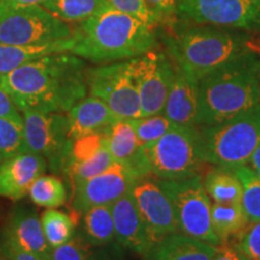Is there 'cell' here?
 Instances as JSON below:
<instances>
[{
  "label": "cell",
  "mask_w": 260,
  "mask_h": 260,
  "mask_svg": "<svg viewBox=\"0 0 260 260\" xmlns=\"http://www.w3.org/2000/svg\"><path fill=\"white\" fill-rule=\"evenodd\" d=\"M217 246L182 233H174L155 241L142 260H213Z\"/></svg>",
  "instance_id": "obj_21"
},
{
  "label": "cell",
  "mask_w": 260,
  "mask_h": 260,
  "mask_svg": "<svg viewBox=\"0 0 260 260\" xmlns=\"http://www.w3.org/2000/svg\"><path fill=\"white\" fill-rule=\"evenodd\" d=\"M242 184V209L248 223L260 220V176L248 165L233 169Z\"/></svg>",
  "instance_id": "obj_29"
},
{
  "label": "cell",
  "mask_w": 260,
  "mask_h": 260,
  "mask_svg": "<svg viewBox=\"0 0 260 260\" xmlns=\"http://www.w3.org/2000/svg\"><path fill=\"white\" fill-rule=\"evenodd\" d=\"M141 176L134 169L119 161H113L105 171L74 187L73 207L82 214L92 207L112 205L130 193Z\"/></svg>",
  "instance_id": "obj_13"
},
{
  "label": "cell",
  "mask_w": 260,
  "mask_h": 260,
  "mask_svg": "<svg viewBox=\"0 0 260 260\" xmlns=\"http://www.w3.org/2000/svg\"><path fill=\"white\" fill-rule=\"evenodd\" d=\"M130 194L153 242L180 232L171 201L159 186L157 178L141 177Z\"/></svg>",
  "instance_id": "obj_14"
},
{
  "label": "cell",
  "mask_w": 260,
  "mask_h": 260,
  "mask_svg": "<svg viewBox=\"0 0 260 260\" xmlns=\"http://www.w3.org/2000/svg\"><path fill=\"white\" fill-rule=\"evenodd\" d=\"M2 239L14 243L24 251L48 260L52 248L45 239L38 212L28 206H17L10 213L0 234Z\"/></svg>",
  "instance_id": "obj_15"
},
{
  "label": "cell",
  "mask_w": 260,
  "mask_h": 260,
  "mask_svg": "<svg viewBox=\"0 0 260 260\" xmlns=\"http://www.w3.org/2000/svg\"><path fill=\"white\" fill-rule=\"evenodd\" d=\"M123 247L116 241L94 251L92 260H125Z\"/></svg>",
  "instance_id": "obj_40"
},
{
  "label": "cell",
  "mask_w": 260,
  "mask_h": 260,
  "mask_svg": "<svg viewBox=\"0 0 260 260\" xmlns=\"http://www.w3.org/2000/svg\"><path fill=\"white\" fill-rule=\"evenodd\" d=\"M24 152L23 125L0 117V162Z\"/></svg>",
  "instance_id": "obj_31"
},
{
  "label": "cell",
  "mask_w": 260,
  "mask_h": 260,
  "mask_svg": "<svg viewBox=\"0 0 260 260\" xmlns=\"http://www.w3.org/2000/svg\"><path fill=\"white\" fill-rule=\"evenodd\" d=\"M239 236L237 248L252 260H260V220L249 223Z\"/></svg>",
  "instance_id": "obj_36"
},
{
  "label": "cell",
  "mask_w": 260,
  "mask_h": 260,
  "mask_svg": "<svg viewBox=\"0 0 260 260\" xmlns=\"http://www.w3.org/2000/svg\"><path fill=\"white\" fill-rule=\"evenodd\" d=\"M73 38V29L41 5L0 0V42L42 45Z\"/></svg>",
  "instance_id": "obj_6"
},
{
  "label": "cell",
  "mask_w": 260,
  "mask_h": 260,
  "mask_svg": "<svg viewBox=\"0 0 260 260\" xmlns=\"http://www.w3.org/2000/svg\"><path fill=\"white\" fill-rule=\"evenodd\" d=\"M11 2L18 3V4H25V5H42L46 0H11Z\"/></svg>",
  "instance_id": "obj_43"
},
{
  "label": "cell",
  "mask_w": 260,
  "mask_h": 260,
  "mask_svg": "<svg viewBox=\"0 0 260 260\" xmlns=\"http://www.w3.org/2000/svg\"><path fill=\"white\" fill-rule=\"evenodd\" d=\"M46 169V160L32 153H22L0 162V197L14 201L23 199L32 182Z\"/></svg>",
  "instance_id": "obj_18"
},
{
  "label": "cell",
  "mask_w": 260,
  "mask_h": 260,
  "mask_svg": "<svg viewBox=\"0 0 260 260\" xmlns=\"http://www.w3.org/2000/svg\"><path fill=\"white\" fill-rule=\"evenodd\" d=\"M0 117L23 125V115L16 106L11 95L2 86V83H0Z\"/></svg>",
  "instance_id": "obj_37"
},
{
  "label": "cell",
  "mask_w": 260,
  "mask_h": 260,
  "mask_svg": "<svg viewBox=\"0 0 260 260\" xmlns=\"http://www.w3.org/2000/svg\"><path fill=\"white\" fill-rule=\"evenodd\" d=\"M177 17L193 24L260 31V9L248 0H177Z\"/></svg>",
  "instance_id": "obj_11"
},
{
  "label": "cell",
  "mask_w": 260,
  "mask_h": 260,
  "mask_svg": "<svg viewBox=\"0 0 260 260\" xmlns=\"http://www.w3.org/2000/svg\"><path fill=\"white\" fill-rule=\"evenodd\" d=\"M248 167L251 168L258 176H260V144L258 147H256L254 153H253L251 160L248 162Z\"/></svg>",
  "instance_id": "obj_42"
},
{
  "label": "cell",
  "mask_w": 260,
  "mask_h": 260,
  "mask_svg": "<svg viewBox=\"0 0 260 260\" xmlns=\"http://www.w3.org/2000/svg\"><path fill=\"white\" fill-rule=\"evenodd\" d=\"M211 223L214 234L222 243L226 242L229 237L239 235L249 224L241 204L220 203H212Z\"/></svg>",
  "instance_id": "obj_25"
},
{
  "label": "cell",
  "mask_w": 260,
  "mask_h": 260,
  "mask_svg": "<svg viewBox=\"0 0 260 260\" xmlns=\"http://www.w3.org/2000/svg\"><path fill=\"white\" fill-rule=\"evenodd\" d=\"M213 260H252L242 253L236 246H229L225 242L217 246V252Z\"/></svg>",
  "instance_id": "obj_41"
},
{
  "label": "cell",
  "mask_w": 260,
  "mask_h": 260,
  "mask_svg": "<svg viewBox=\"0 0 260 260\" xmlns=\"http://www.w3.org/2000/svg\"><path fill=\"white\" fill-rule=\"evenodd\" d=\"M203 186L212 203L241 204L242 184L233 169H212L204 176Z\"/></svg>",
  "instance_id": "obj_24"
},
{
  "label": "cell",
  "mask_w": 260,
  "mask_h": 260,
  "mask_svg": "<svg viewBox=\"0 0 260 260\" xmlns=\"http://www.w3.org/2000/svg\"><path fill=\"white\" fill-rule=\"evenodd\" d=\"M119 119L103 100L89 95L77 102L68 112L69 138L76 140L82 136L105 133Z\"/></svg>",
  "instance_id": "obj_20"
},
{
  "label": "cell",
  "mask_w": 260,
  "mask_h": 260,
  "mask_svg": "<svg viewBox=\"0 0 260 260\" xmlns=\"http://www.w3.org/2000/svg\"><path fill=\"white\" fill-rule=\"evenodd\" d=\"M89 95L103 100L119 119L142 117L141 103L129 60L113 61L87 71Z\"/></svg>",
  "instance_id": "obj_10"
},
{
  "label": "cell",
  "mask_w": 260,
  "mask_h": 260,
  "mask_svg": "<svg viewBox=\"0 0 260 260\" xmlns=\"http://www.w3.org/2000/svg\"><path fill=\"white\" fill-rule=\"evenodd\" d=\"M73 46V38L42 45H8L0 42V76L11 73L22 65L52 53L69 52Z\"/></svg>",
  "instance_id": "obj_22"
},
{
  "label": "cell",
  "mask_w": 260,
  "mask_h": 260,
  "mask_svg": "<svg viewBox=\"0 0 260 260\" xmlns=\"http://www.w3.org/2000/svg\"><path fill=\"white\" fill-rule=\"evenodd\" d=\"M161 113L175 125L200 126L198 81L176 67Z\"/></svg>",
  "instance_id": "obj_16"
},
{
  "label": "cell",
  "mask_w": 260,
  "mask_h": 260,
  "mask_svg": "<svg viewBox=\"0 0 260 260\" xmlns=\"http://www.w3.org/2000/svg\"><path fill=\"white\" fill-rule=\"evenodd\" d=\"M24 152L41 155L54 174L67 171L73 140L68 115L60 112L22 111Z\"/></svg>",
  "instance_id": "obj_9"
},
{
  "label": "cell",
  "mask_w": 260,
  "mask_h": 260,
  "mask_svg": "<svg viewBox=\"0 0 260 260\" xmlns=\"http://www.w3.org/2000/svg\"><path fill=\"white\" fill-rule=\"evenodd\" d=\"M107 3L118 11L140 19L153 29L164 24V19L149 8L145 0H107Z\"/></svg>",
  "instance_id": "obj_33"
},
{
  "label": "cell",
  "mask_w": 260,
  "mask_h": 260,
  "mask_svg": "<svg viewBox=\"0 0 260 260\" xmlns=\"http://www.w3.org/2000/svg\"><path fill=\"white\" fill-rule=\"evenodd\" d=\"M249 3H252L253 5H255L256 8H259L260 9V0H248Z\"/></svg>",
  "instance_id": "obj_44"
},
{
  "label": "cell",
  "mask_w": 260,
  "mask_h": 260,
  "mask_svg": "<svg viewBox=\"0 0 260 260\" xmlns=\"http://www.w3.org/2000/svg\"><path fill=\"white\" fill-rule=\"evenodd\" d=\"M259 69L260 57L249 52L198 81L200 126L218 124L259 106Z\"/></svg>",
  "instance_id": "obj_3"
},
{
  "label": "cell",
  "mask_w": 260,
  "mask_h": 260,
  "mask_svg": "<svg viewBox=\"0 0 260 260\" xmlns=\"http://www.w3.org/2000/svg\"><path fill=\"white\" fill-rule=\"evenodd\" d=\"M29 198L35 205L46 209H56L68 199L67 188L59 177L41 175L29 188Z\"/></svg>",
  "instance_id": "obj_27"
},
{
  "label": "cell",
  "mask_w": 260,
  "mask_h": 260,
  "mask_svg": "<svg viewBox=\"0 0 260 260\" xmlns=\"http://www.w3.org/2000/svg\"><path fill=\"white\" fill-rule=\"evenodd\" d=\"M141 103L142 117L162 112L175 77V65L167 53L153 50L130 59Z\"/></svg>",
  "instance_id": "obj_12"
},
{
  "label": "cell",
  "mask_w": 260,
  "mask_h": 260,
  "mask_svg": "<svg viewBox=\"0 0 260 260\" xmlns=\"http://www.w3.org/2000/svg\"><path fill=\"white\" fill-rule=\"evenodd\" d=\"M155 46V29L107 4L77 24L69 52L93 63H113L140 57Z\"/></svg>",
  "instance_id": "obj_2"
},
{
  "label": "cell",
  "mask_w": 260,
  "mask_h": 260,
  "mask_svg": "<svg viewBox=\"0 0 260 260\" xmlns=\"http://www.w3.org/2000/svg\"><path fill=\"white\" fill-rule=\"evenodd\" d=\"M40 219L45 239L51 248L64 245L75 236V220L63 211L47 209Z\"/></svg>",
  "instance_id": "obj_28"
},
{
  "label": "cell",
  "mask_w": 260,
  "mask_h": 260,
  "mask_svg": "<svg viewBox=\"0 0 260 260\" xmlns=\"http://www.w3.org/2000/svg\"><path fill=\"white\" fill-rule=\"evenodd\" d=\"M0 249H2V252L4 253L8 260H46L37 254H32L30 252L19 248L14 243L6 241L2 237H0Z\"/></svg>",
  "instance_id": "obj_39"
},
{
  "label": "cell",
  "mask_w": 260,
  "mask_h": 260,
  "mask_svg": "<svg viewBox=\"0 0 260 260\" xmlns=\"http://www.w3.org/2000/svg\"><path fill=\"white\" fill-rule=\"evenodd\" d=\"M113 161H115V159L112 158L111 153H110L106 142V145L104 146L102 151L96 155H94L93 158L88 159V160L79 162V164L69 165L65 174H68V176L71 180V183H73V187H75L76 184L81 183V182L87 181L89 178L96 176V175L102 174Z\"/></svg>",
  "instance_id": "obj_30"
},
{
  "label": "cell",
  "mask_w": 260,
  "mask_h": 260,
  "mask_svg": "<svg viewBox=\"0 0 260 260\" xmlns=\"http://www.w3.org/2000/svg\"><path fill=\"white\" fill-rule=\"evenodd\" d=\"M0 260H8L6 259V256L4 255V253L2 252V249H0Z\"/></svg>",
  "instance_id": "obj_45"
},
{
  "label": "cell",
  "mask_w": 260,
  "mask_h": 260,
  "mask_svg": "<svg viewBox=\"0 0 260 260\" xmlns=\"http://www.w3.org/2000/svg\"><path fill=\"white\" fill-rule=\"evenodd\" d=\"M145 3L165 21L177 17V0H145Z\"/></svg>",
  "instance_id": "obj_38"
},
{
  "label": "cell",
  "mask_w": 260,
  "mask_h": 260,
  "mask_svg": "<svg viewBox=\"0 0 260 260\" xmlns=\"http://www.w3.org/2000/svg\"><path fill=\"white\" fill-rule=\"evenodd\" d=\"M133 124H134L140 144L142 146L160 139L175 126L174 123L169 121L162 113L133 119Z\"/></svg>",
  "instance_id": "obj_32"
},
{
  "label": "cell",
  "mask_w": 260,
  "mask_h": 260,
  "mask_svg": "<svg viewBox=\"0 0 260 260\" xmlns=\"http://www.w3.org/2000/svg\"><path fill=\"white\" fill-rule=\"evenodd\" d=\"M92 248L80 235H75L64 245L52 248L48 260H92Z\"/></svg>",
  "instance_id": "obj_35"
},
{
  "label": "cell",
  "mask_w": 260,
  "mask_h": 260,
  "mask_svg": "<svg viewBox=\"0 0 260 260\" xmlns=\"http://www.w3.org/2000/svg\"><path fill=\"white\" fill-rule=\"evenodd\" d=\"M107 4V0H46L41 6L67 23L79 24Z\"/></svg>",
  "instance_id": "obj_26"
},
{
  "label": "cell",
  "mask_w": 260,
  "mask_h": 260,
  "mask_svg": "<svg viewBox=\"0 0 260 260\" xmlns=\"http://www.w3.org/2000/svg\"><path fill=\"white\" fill-rule=\"evenodd\" d=\"M157 181L171 201L180 233L213 246L222 245L213 232L211 223L212 201L205 191L200 176L182 180L157 178Z\"/></svg>",
  "instance_id": "obj_8"
},
{
  "label": "cell",
  "mask_w": 260,
  "mask_h": 260,
  "mask_svg": "<svg viewBox=\"0 0 260 260\" xmlns=\"http://www.w3.org/2000/svg\"><path fill=\"white\" fill-rule=\"evenodd\" d=\"M144 148L151 174L160 180L199 176L201 165L205 164L200 149L199 126L175 125Z\"/></svg>",
  "instance_id": "obj_7"
},
{
  "label": "cell",
  "mask_w": 260,
  "mask_h": 260,
  "mask_svg": "<svg viewBox=\"0 0 260 260\" xmlns=\"http://www.w3.org/2000/svg\"><path fill=\"white\" fill-rule=\"evenodd\" d=\"M79 235L89 246L95 248L115 242V224L111 205H100L83 212Z\"/></svg>",
  "instance_id": "obj_23"
},
{
  "label": "cell",
  "mask_w": 260,
  "mask_h": 260,
  "mask_svg": "<svg viewBox=\"0 0 260 260\" xmlns=\"http://www.w3.org/2000/svg\"><path fill=\"white\" fill-rule=\"evenodd\" d=\"M165 47L172 64L197 81L254 52L246 32L199 24L177 28L165 38Z\"/></svg>",
  "instance_id": "obj_4"
},
{
  "label": "cell",
  "mask_w": 260,
  "mask_h": 260,
  "mask_svg": "<svg viewBox=\"0 0 260 260\" xmlns=\"http://www.w3.org/2000/svg\"><path fill=\"white\" fill-rule=\"evenodd\" d=\"M105 133L90 134L82 136V138H79L76 140H73L70 151V159L68 167H69V165L79 164V162L88 160V159L93 158L94 155L99 153L104 146L106 145Z\"/></svg>",
  "instance_id": "obj_34"
},
{
  "label": "cell",
  "mask_w": 260,
  "mask_h": 260,
  "mask_svg": "<svg viewBox=\"0 0 260 260\" xmlns=\"http://www.w3.org/2000/svg\"><path fill=\"white\" fill-rule=\"evenodd\" d=\"M115 239L124 249L144 255L153 245L132 194L128 193L111 205Z\"/></svg>",
  "instance_id": "obj_17"
},
{
  "label": "cell",
  "mask_w": 260,
  "mask_h": 260,
  "mask_svg": "<svg viewBox=\"0 0 260 260\" xmlns=\"http://www.w3.org/2000/svg\"><path fill=\"white\" fill-rule=\"evenodd\" d=\"M86 63L70 52L52 53L0 76V83L19 111H70L87 96Z\"/></svg>",
  "instance_id": "obj_1"
},
{
  "label": "cell",
  "mask_w": 260,
  "mask_h": 260,
  "mask_svg": "<svg viewBox=\"0 0 260 260\" xmlns=\"http://www.w3.org/2000/svg\"><path fill=\"white\" fill-rule=\"evenodd\" d=\"M105 134L107 147L115 161L126 164L141 177L151 176V167L144 146L136 135L133 119H117Z\"/></svg>",
  "instance_id": "obj_19"
},
{
  "label": "cell",
  "mask_w": 260,
  "mask_h": 260,
  "mask_svg": "<svg viewBox=\"0 0 260 260\" xmlns=\"http://www.w3.org/2000/svg\"><path fill=\"white\" fill-rule=\"evenodd\" d=\"M259 94H260V69H259Z\"/></svg>",
  "instance_id": "obj_46"
},
{
  "label": "cell",
  "mask_w": 260,
  "mask_h": 260,
  "mask_svg": "<svg viewBox=\"0 0 260 260\" xmlns=\"http://www.w3.org/2000/svg\"><path fill=\"white\" fill-rule=\"evenodd\" d=\"M205 164L236 169L248 165L260 144V105L225 122L199 126Z\"/></svg>",
  "instance_id": "obj_5"
}]
</instances>
